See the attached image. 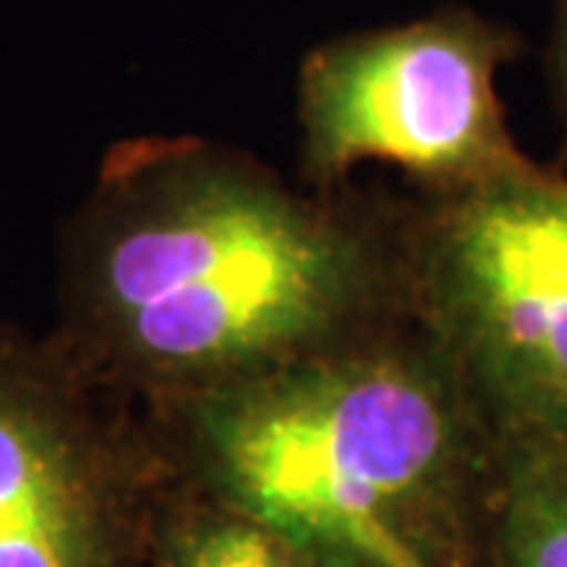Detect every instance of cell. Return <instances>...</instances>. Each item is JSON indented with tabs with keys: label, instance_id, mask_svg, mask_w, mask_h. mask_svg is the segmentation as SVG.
I'll return each instance as SVG.
<instances>
[{
	"label": "cell",
	"instance_id": "cell-5",
	"mask_svg": "<svg viewBox=\"0 0 567 567\" xmlns=\"http://www.w3.org/2000/svg\"><path fill=\"white\" fill-rule=\"evenodd\" d=\"M174 480L140 406L0 324V567H148Z\"/></svg>",
	"mask_w": 567,
	"mask_h": 567
},
{
	"label": "cell",
	"instance_id": "cell-1",
	"mask_svg": "<svg viewBox=\"0 0 567 567\" xmlns=\"http://www.w3.org/2000/svg\"><path fill=\"white\" fill-rule=\"evenodd\" d=\"M404 208L203 136L114 145L63 230L54 341L145 413L413 319Z\"/></svg>",
	"mask_w": 567,
	"mask_h": 567
},
{
	"label": "cell",
	"instance_id": "cell-8",
	"mask_svg": "<svg viewBox=\"0 0 567 567\" xmlns=\"http://www.w3.org/2000/svg\"><path fill=\"white\" fill-rule=\"evenodd\" d=\"M548 76L555 92V107L567 133V0H555L551 35H548Z\"/></svg>",
	"mask_w": 567,
	"mask_h": 567
},
{
	"label": "cell",
	"instance_id": "cell-2",
	"mask_svg": "<svg viewBox=\"0 0 567 567\" xmlns=\"http://www.w3.org/2000/svg\"><path fill=\"white\" fill-rule=\"evenodd\" d=\"M145 416L186 486L319 567H488L502 439L416 316Z\"/></svg>",
	"mask_w": 567,
	"mask_h": 567
},
{
	"label": "cell",
	"instance_id": "cell-4",
	"mask_svg": "<svg viewBox=\"0 0 567 567\" xmlns=\"http://www.w3.org/2000/svg\"><path fill=\"white\" fill-rule=\"evenodd\" d=\"M520 51L511 25L457 3L316 44L297 76L309 189H347L363 164L398 167L420 196L529 171L536 162L517 148L498 95V73Z\"/></svg>",
	"mask_w": 567,
	"mask_h": 567
},
{
	"label": "cell",
	"instance_id": "cell-6",
	"mask_svg": "<svg viewBox=\"0 0 567 567\" xmlns=\"http://www.w3.org/2000/svg\"><path fill=\"white\" fill-rule=\"evenodd\" d=\"M488 567H567V445L502 435Z\"/></svg>",
	"mask_w": 567,
	"mask_h": 567
},
{
	"label": "cell",
	"instance_id": "cell-3",
	"mask_svg": "<svg viewBox=\"0 0 567 567\" xmlns=\"http://www.w3.org/2000/svg\"><path fill=\"white\" fill-rule=\"evenodd\" d=\"M410 306L502 435L567 445V181L524 174L401 212Z\"/></svg>",
	"mask_w": 567,
	"mask_h": 567
},
{
	"label": "cell",
	"instance_id": "cell-7",
	"mask_svg": "<svg viewBox=\"0 0 567 567\" xmlns=\"http://www.w3.org/2000/svg\"><path fill=\"white\" fill-rule=\"evenodd\" d=\"M148 567H319L275 529L186 486L167 492Z\"/></svg>",
	"mask_w": 567,
	"mask_h": 567
}]
</instances>
